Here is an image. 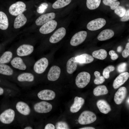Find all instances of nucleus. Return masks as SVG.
<instances>
[{"label": "nucleus", "mask_w": 129, "mask_h": 129, "mask_svg": "<svg viewBox=\"0 0 129 129\" xmlns=\"http://www.w3.org/2000/svg\"><path fill=\"white\" fill-rule=\"evenodd\" d=\"M96 119V116L94 113L91 111H85L79 116L78 122L81 124H87L94 122Z\"/></svg>", "instance_id": "nucleus-1"}, {"label": "nucleus", "mask_w": 129, "mask_h": 129, "mask_svg": "<svg viewBox=\"0 0 129 129\" xmlns=\"http://www.w3.org/2000/svg\"><path fill=\"white\" fill-rule=\"evenodd\" d=\"M91 75L88 72L83 71L79 73L75 80V84L79 88H83L86 86L89 82Z\"/></svg>", "instance_id": "nucleus-2"}, {"label": "nucleus", "mask_w": 129, "mask_h": 129, "mask_svg": "<svg viewBox=\"0 0 129 129\" xmlns=\"http://www.w3.org/2000/svg\"><path fill=\"white\" fill-rule=\"evenodd\" d=\"M26 8L24 3L18 1L11 5L9 8V11L11 15L16 16L24 12L26 10Z\"/></svg>", "instance_id": "nucleus-3"}, {"label": "nucleus", "mask_w": 129, "mask_h": 129, "mask_svg": "<svg viewBox=\"0 0 129 129\" xmlns=\"http://www.w3.org/2000/svg\"><path fill=\"white\" fill-rule=\"evenodd\" d=\"M15 115L14 111L11 109H8L0 114V121L4 124H10L14 120Z\"/></svg>", "instance_id": "nucleus-4"}, {"label": "nucleus", "mask_w": 129, "mask_h": 129, "mask_svg": "<svg viewBox=\"0 0 129 129\" xmlns=\"http://www.w3.org/2000/svg\"><path fill=\"white\" fill-rule=\"evenodd\" d=\"M52 108V106L51 104L45 101L37 103L34 106L35 111L37 112L40 113H48L51 110Z\"/></svg>", "instance_id": "nucleus-5"}, {"label": "nucleus", "mask_w": 129, "mask_h": 129, "mask_svg": "<svg viewBox=\"0 0 129 129\" xmlns=\"http://www.w3.org/2000/svg\"><path fill=\"white\" fill-rule=\"evenodd\" d=\"M87 35V32L84 31L76 33L72 38L70 41V44L73 46H76L80 44L85 40Z\"/></svg>", "instance_id": "nucleus-6"}, {"label": "nucleus", "mask_w": 129, "mask_h": 129, "mask_svg": "<svg viewBox=\"0 0 129 129\" xmlns=\"http://www.w3.org/2000/svg\"><path fill=\"white\" fill-rule=\"evenodd\" d=\"M105 20L102 18H99L92 20L87 24V29L91 31H95L99 29L105 25Z\"/></svg>", "instance_id": "nucleus-7"}, {"label": "nucleus", "mask_w": 129, "mask_h": 129, "mask_svg": "<svg viewBox=\"0 0 129 129\" xmlns=\"http://www.w3.org/2000/svg\"><path fill=\"white\" fill-rule=\"evenodd\" d=\"M48 64V59L46 58L43 57L37 61L35 64L33 69L36 73L41 74L45 70Z\"/></svg>", "instance_id": "nucleus-8"}, {"label": "nucleus", "mask_w": 129, "mask_h": 129, "mask_svg": "<svg viewBox=\"0 0 129 129\" xmlns=\"http://www.w3.org/2000/svg\"><path fill=\"white\" fill-rule=\"evenodd\" d=\"M57 25V22L53 20H51L43 24L39 29L40 32L43 34L49 33L54 31Z\"/></svg>", "instance_id": "nucleus-9"}, {"label": "nucleus", "mask_w": 129, "mask_h": 129, "mask_svg": "<svg viewBox=\"0 0 129 129\" xmlns=\"http://www.w3.org/2000/svg\"><path fill=\"white\" fill-rule=\"evenodd\" d=\"M66 34L65 28L63 27H60L56 30L50 37L49 41L51 43H57L63 38Z\"/></svg>", "instance_id": "nucleus-10"}, {"label": "nucleus", "mask_w": 129, "mask_h": 129, "mask_svg": "<svg viewBox=\"0 0 129 129\" xmlns=\"http://www.w3.org/2000/svg\"><path fill=\"white\" fill-rule=\"evenodd\" d=\"M34 50L33 47L31 45L24 44L21 45L17 49V54L19 56L28 55L31 54Z\"/></svg>", "instance_id": "nucleus-11"}, {"label": "nucleus", "mask_w": 129, "mask_h": 129, "mask_svg": "<svg viewBox=\"0 0 129 129\" xmlns=\"http://www.w3.org/2000/svg\"><path fill=\"white\" fill-rule=\"evenodd\" d=\"M55 14L51 12L43 14L39 16L36 20L35 23L37 26L42 25L47 22L54 19Z\"/></svg>", "instance_id": "nucleus-12"}, {"label": "nucleus", "mask_w": 129, "mask_h": 129, "mask_svg": "<svg viewBox=\"0 0 129 129\" xmlns=\"http://www.w3.org/2000/svg\"><path fill=\"white\" fill-rule=\"evenodd\" d=\"M129 77V73L127 72L122 73L118 76L114 80L113 86L117 89L122 85L127 80Z\"/></svg>", "instance_id": "nucleus-13"}, {"label": "nucleus", "mask_w": 129, "mask_h": 129, "mask_svg": "<svg viewBox=\"0 0 129 129\" xmlns=\"http://www.w3.org/2000/svg\"><path fill=\"white\" fill-rule=\"evenodd\" d=\"M61 73V70L58 66L54 65L50 68L47 75L48 79L49 81H54L59 78Z\"/></svg>", "instance_id": "nucleus-14"}, {"label": "nucleus", "mask_w": 129, "mask_h": 129, "mask_svg": "<svg viewBox=\"0 0 129 129\" xmlns=\"http://www.w3.org/2000/svg\"><path fill=\"white\" fill-rule=\"evenodd\" d=\"M127 90L124 87L119 88L114 95V100L117 104H121L125 99L127 94Z\"/></svg>", "instance_id": "nucleus-15"}, {"label": "nucleus", "mask_w": 129, "mask_h": 129, "mask_svg": "<svg viewBox=\"0 0 129 129\" xmlns=\"http://www.w3.org/2000/svg\"><path fill=\"white\" fill-rule=\"evenodd\" d=\"M38 97L40 99L45 100H51L55 97V94L53 91L48 89L42 90L38 94Z\"/></svg>", "instance_id": "nucleus-16"}, {"label": "nucleus", "mask_w": 129, "mask_h": 129, "mask_svg": "<svg viewBox=\"0 0 129 129\" xmlns=\"http://www.w3.org/2000/svg\"><path fill=\"white\" fill-rule=\"evenodd\" d=\"M85 102L84 99L81 97H75L74 99L73 104L70 107V111L72 113H75L79 111Z\"/></svg>", "instance_id": "nucleus-17"}, {"label": "nucleus", "mask_w": 129, "mask_h": 129, "mask_svg": "<svg viewBox=\"0 0 129 129\" xmlns=\"http://www.w3.org/2000/svg\"><path fill=\"white\" fill-rule=\"evenodd\" d=\"M16 108L19 112L23 115H27L30 114L31 110L29 106L24 102L19 101L17 102Z\"/></svg>", "instance_id": "nucleus-18"}, {"label": "nucleus", "mask_w": 129, "mask_h": 129, "mask_svg": "<svg viewBox=\"0 0 129 129\" xmlns=\"http://www.w3.org/2000/svg\"><path fill=\"white\" fill-rule=\"evenodd\" d=\"M97 106L102 113L107 114L111 110L110 106L107 102L103 100H100L97 102Z\"/></svg>", "instance_id": "nucleus-19"}, {"label": "nucleus", "mask_w": 129, "mask_h": 129, "mask_svg": "<svg viewBox=\"0 0 129 129\" xmlns=\"http://www.w3.org/2000/svg\"><path fill=\"white\" fill-rule=\"evenodd\" d=\"M114 35V32L111 29H107L102 31L98 36L97 38L100 41H103L112 38Z\"/></svg>", "instance_id": "nucleus-20"}, {"label": "nucleus", "mask_w": 129, "mask_h": 129, "mask_svg": "<svg viewBox=\"0 0 129 129\" xmlns=\"http://www.w3.org/2000/svg\"><path fill=\"white\" fill-rule=\"evenodd\" d=\"M78 63L75 59V57H71L69 59L66 65L68 73L70 74L73 73L77 69Z\"/></svg>", "instance_id": "nucleus-21"}, {"label": "nucleus", "mask_w": 129, "mask_h": 129, "mask_svg": "<svg viewBox=\"0 0 129 129\" xmlns=\"http://www.w3.org/2000/svg\"><path fill=\"white\" fill-rule=\"evenodd\" d=\"M75 59L78 63L80 64H87L92 62L94 59L90 55L84 53L75 57Z\"/></svg>", "instance_id": "nucleus-22"}, {"label": "nucleus", "mask_w": 129, "mask_h": 129, "mask_svg": "<svg viewBox=\"0 0 129 129\" xmlns=\"http://www.w3.org/2000/svg\"><path fill=\"white\" fill-rule=\"evenodd\" d=\"M11 64L14 68L22 70H24L26 66L22 59L19 57L14 58L11 62Z\"/></svg>", "instance_id": "nucleus-23"}, {"label": "nucleus", "mask_w": 129, "mask_h": 129, "mask_svg": "<svg viewBox=\"0 0 129 129\" xmlns=\"http://www.w3.org/2000/svg\"><path fill=\"white\" fill-rule=\"evenodd\" d=\"M27 19L22 13L18 15L14 20V28H19L24 26L26 23Z\"/></svg>", "instance_id": "nucleus-24"}, {"label": "nucleus", "mask_w": 129, "mask_h": 129, "mask_svg": "<svg viewBox=\"0 0 129 129\" xmlns=\"http://www.w3.org/2000/svg\"><path fill=\"white\" fill-rule=\"evenodd\" d=\"M8 21L6 15L4 12L0 11V28L5 30L8 28Z\"/></svg>", "instance_id": "nucleus-25"}, {"label": "nucleus", "mask_w": 129, "mask_h": 129, "mask_svg": "<svg viewBox=\"0 0 129 129\" xmlns=\"http://www.w3.org/2000/svg\"><path fill=\"white\" fill-rule=\"evenodd\" d=\"M18 80L20 82H32L34 79L33 75L30 73H25L19 75L17 77Z\"/></svg>", "instance_id": "nucleus-26"}, {"label": "nucleus", "mask_w": 129, "mask_h": 129, "mask_svg": "<svg viewBox=\"0 0 129 129\" xmlns=\"http://www.w3.org/2000/svg\"><path fill=\"white\" fill-rule=\"evenodd\" d=\"M108 91L106 86L100 85L97 86L93 90L94 94L96 96L106 95L108 94Z\"/></svg>", "instance_id": "nucleus-27"}, {"label": "nucleus", "mask_w": 129, "mask_h": 129, "mask_svg": "<svg viewBox=\"0 0 129 129\" xmlns=\"http://www.w3.org/2000/svg\"><path fill=\"white\" fill-rule=\"evenodd\" d=\"M93 57L101 60H103L107 57V51L103 49L95 51L92 53Z\"/></svg>", "instance_id": "nucleus-28"}, {"label": "nucleus", "mask_w": 129, "mask_h": 129, "mask_svg": "<svg viewBox=\"0 0 129 129\" xmlns=\"http://www.w3.org/2000/svg\"><path fill=\"white\" fill-rule=\"evenodd\" d=\"M13 73L12 69L9 66L4 64H0V73L7 75H11Z\"/></svg>", "instance_id": "nucleus-29"}, {"label": "nucleus", "mask_w": 129, "mask_h": 129, "mask_svg": "<svg viewBox=\"0 0 129 129\" xmlns=\"http://www.w3.org/2000/svg\"><path fill=\"white\" fill-rule=\"evenodd\" d=\"M12 57V53L7 51L4 52L0 58V64H4L9 63Z\"/></svg>", "instance_id": "nucleus-30"}, {"label": "nucleus", "mask_w": 129, "mask_h": 129, "mask_svg": "<svg viewBox=\"0 0 129 129\" xmlns=\"http://www.w3.org/2000/svg\"><path fill=\"white\" fill-rule=\"evenodd\" d=\"M71 0H57L52 5L53 8L54 9H58L63 7L69 5Z\"/></svg>", "instance_id": "nucleus-31"}, {"label": "nucleus", "mask_w": 129, "mask_h": 129, "mask_svg": "<svg viewBox=\"0 0 129 129\" xmlns=\"http://www.w3.org/2000/svg\"><path fill=\"white\" fill-rule=\"evenodd\" d=\"M101 2V0H86V6L89 9H95L99 6Z\"/></svg>", "instance_id": "nucleus-32"}, {"label": "nucleus", "mask_w": 129, "mask_h": 129, "mask_svg": "<svg viewBox=\"0 0 129 129\" xmlns=\"http://www.w3.org/2000/svg\"><path fill=\"white\" fill-rule=\"evenodd\" d=\"M103 2L105 5L110 6L111 9L112 10L116 9L120 4L119 1H116L112 0H103Z\"/></svg>", "instance_id": "nucleus-33"}, {"label": "nucleus", "mask_w": 129, "mask_h": 129, "mask_svg": "<svg viewBox=\"0 0 129 129\" xmlns=\"http://www.w3.org/2000/svg\"><path fill=\"white\" fill-rule=\"evenodd\" d=\"M94 75L96 77L94 80V83L97 85L102 84L105 81V79L103 76H101L100 72L96 71L94 72Z\"/></svg>", "instance_id": "nucleus-34"}, {"label": "nucleus", "mask_w": 129, "mask_h": 129, "mask_svg": "<svg viewBox=\"0 0 129 129\" xmlns=\"http://www.w3.org/2000/svg\"><path fill=\"white\" fill-rule=\"evenodd\" d=\"M115 69L113 65H110L108 66L103 70L102 73L103 76L105 78H108L109 77L110 72L114 71Z\"/></svg>", "instance_id": "nucleus-35"}, {"label": "nucleus", "mask_w": 129, "mask_h": 129, "mask_svg": "<svg viewBox=\"0 0 129 129\" xmlns=\"http://www.w3.org/2000/svg\"><path fill=\"white\" fill-rule=\"evenodd\" d=\"M126 11L124 7L119 5L114 9V12L117 15L122 17L124 15Z\"/></svg>", "instance_id": "nucleus-36"}, {"label": "nucleus", "mask_w": 129, "mask_h": 129, "mask_svg": "<svg viewBox=\"0 0 129 129\" xmlns=\"http://www.w3.org/2000/svg\"><path fill=\"white\" fill-rule=\"evenodd\" d=\"M56 129H69V126L65 122L60 121L57 122L55 125Z\"/></svg>", "instance_id": "nucleus-37"}, {"label": "nucleus", "mask_w": 129, "mask_h": 129, "mask_svg": "<svg viewBox=\"0 0 129 129\" xmlns=\"http://www.w3.org/2000/svg\"><path fill=\"white\" fill-rule=\"evenodd\" d=\"M127 64L124 62L121 63L118 65L117 67V70L119 73L124 72L126 69Z\"/></svg>", "instance_id": "nucleus-38"}, {"label": "nucleus", "mask_w": 129, "mask_h": 129, "mask_svg": "<svg viewBox=\"0 0 129 129\" xmlns=\"http://www.w3.org/2000/svg\"><path fill=\"white\" fill-rule=\"evenodd\" d=\"M123 56L125 58L128 57L129 55V43H128L126 46L125 49L122 53Z\"/></svg>", "instance_id": "nucleus-39"}, {"label": "nucleus", "mask_w": 129, "mask_h": 129, "mask_svg": "<svg viewBox=\"0 0 129 129\" xmlns=\"http://www.w3.org/2000/svg\"><path fill=\"white\" fill-rule=\"evenodd\" d=\"M48 6V4L46 3H43L41 4L39 7L38 10V11L39 13L43 12L46 9Z\"/></svg>", "instance_id": "nucleus-40"}, {"label": "nucleus", "mask_w": 129, "mask_h": 129, "mask_svg": "<svg viewBox=\"0 0 129 129\" xmlns=\"http://www.w3.org/2000/svg\"><path fill=\"white\" fill-rule=\"evenodd\" d=\"M129 19V10L126 11L125 13L123 16L120 19L121 21L122 22L127 21Z\"/></svg>", "instance_id": "nucleus-41"}, {"label": "nucleus", "mask_w": 129, "mask_h": 129, "mask_svg": "<svg viewBox=\"0 0 129 129\" xmlns=\"http://www.w3.org/2000/svg\"><path fill=\"white\" fill-rule=\"evenodd\" d=\"M45 129H54L55 127L53 124L49 123L47 124L45 126Z\"/></svg>", "instance_id": "nucleus-42"}, {"label": "nucleus", "mask_w": 129, "mask_h": 129, "mask_svg": "<svg viewBox=\"0 0 129 129\" xmlns=\"http://www.w3.org/2000/svg\"><path fill=\"white\" fill-rule=\"evenodd\" d=\"M118 55L115 53L113 55L111 56V58L113 60H115L117 59L118 57Z\"/></svg>", "instance_id": "nucleus-43"}, {"label": "nucleus", "mask_w": 129, "mask_h": 129, "mask_svg": "<svg viewBox=\"0 0 129 129\" xmlns=\"http://www.w3.org/2000/svg\"><path fill=\"white\" fill-rule=\"evenodd\" d=\"M80 129H95V128L93 127H87L80 128Z\"/></svg>", "instance_id": "nucleus-44"}, {"label": "nucleus", "mask_w": 129, "mask_h": 129, "mask_svg": "<svg viewBox=\"0 0 129 129\" xmlns=\"http://www.w3.org/2000/svg\"><path fill=\"white\" fill-rule=\"evenodd\" d=\"M122 49V47L121 46H119L117 48V51L118 52H121Z\"/></svg>", "instance_id": "nucleus-45"}, {"label": "nucleus", "mask_w": 129, "mask_h": 129, "mask_svg": "<svg viewBox=\"0 0 129 129\" xmlns=\"http://www.w3.org/2000/svg\"><path fill=\"white\" fill-rule=\"evenodd\" d=\"M115 53V51L114 50H112L109 51V54L111 56Z\"/></svg>", "instance_id": "nucleus-46"}, {"label": "nucleus", "mask_w": 129, "mask_h": 129, "mask_svg": "<svg viewBox=\"0 0 129 129\" xmlns=\"http://www.w3.org/2000/svg\"><path fill=\"white\" fill-rule=\"evenodd\" d=\"M4 92L3 89L1 87H0V95H2Z\"/></svg>", "instance_id": "nucleus-47"}, {"label": "nucleus", "mask_w": 129, "mask_h": 129, "mask_svg": "<svg viewBox=\"0 0 129 129\" xmlns=\"http://www.w3.org/2000/svg\"><path fill=\"white\" fill-rule=\"evenodd\" d=\"M24 129H32V128L30 126H27L25 127Z\"/></svg>", "instance_id": "nucleus-48"}, {"label": "nucleus", "mask_w": 129, "mask_h": 129, "mask_svg": "<svg viewBox=\"0 0 129 129\" xmlns=\"http://www.w3.org/2000/svg\"><path fill=\"white\" fill-rule=\"evenodd\" d=\"M129 98L127 100V102L129 104Z\"/></svg>", "instance_id": "nucleus-49"}, {"label": "nucleus", "mask_w": 129, "mask_h": 129, "mask_svg": "<svg viewBox=\"0 0 129 129\" xmlns=\"http://www.w3.org/2000/svg\"><path fill=\"white\" fill-rule=\"evenodd\" d=\"M113 0V1H116V0Z\"/></svg>", "instance_id": "nucleus-50"}, {"label": "nucleus", "mask_w": 129, "mask_h": 129, "mask_svg": "<svg viewBox=\"0 0 129 129\" xmlns=\"http://www.w3.org/2000/svg\"></svg>", "instance_id": "nucleus-51"}]
</instances>
